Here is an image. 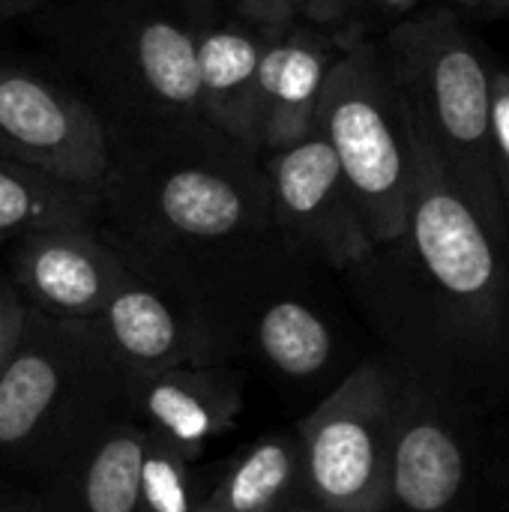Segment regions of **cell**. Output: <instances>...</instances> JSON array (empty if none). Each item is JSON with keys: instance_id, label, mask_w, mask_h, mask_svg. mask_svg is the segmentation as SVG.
Returning a JSON list of instances; mask_svg holds the SVG:
<instances>
[{"instance_id": "4", "label": "cell", "mask_w": 509, "mask_h": 512, "mask_svg": "<svg viewBox=\"0 0 509 512\" xmlns=\"http://www.w3.org/2000/svg\"><path fill=\"white\" fill-rule=\"evenodd\" d=\"M420 138L447 177L509 246V222L489 162L492 60L450 9L411 12L381 42Z\"/></svg>"}, {"instance_id": "3", "label": "cell", "mask_w": 509, "mask_h": 512, "mask_svg": "<svg viewBox=\"0 0 509 512\" xmlns=\"http://www.w3.org/2000/svg\"><path fill=\"white\" fill-rule=\"evenodd\" d=\"M126 417V375L96 324L30 309L27 333L0 375V468L42 489Z\"/></svg>"}, {"instance_id": "27", "label": "cell", "mask_w": 509, "mask_h": 512, "mask_svg": "<svg viewBox=\"0 0 509 512\" xmlns=\"http://www.w3.org/2000/svg\"><path fill=\"white\" fill-rule=\"evenodd\" d=\"M483 12H489V15H507L509 18V0H483Z\"/></svg>"}, {"instance_id": "15", "label": "cell", "mask_w": 509, "mask_h": 512, "mask_svg": "<svg viewBox=\"0 0 509 512\" xmlns=\"http://www.w3.org/2000/svg\"><path fill=\"white\" fill-rule=\"evenodd\" d=\"M267 30L240 21H195L201 117L219 135L258 153V66ZM261 156V153H258Z\"/></svg>"}, {"instance_id": "9", "label": "cell", "mask_w": 509, "mask_h": 512, "mask_svg": "<svg viewBox=\"0 0 509 512\" xmlns=\"http://www.w3.org/2000/svg\"><path fill=\"white\" fill-rule=\"evenodd\" d=\"M261 168L273 231L291 252L336 273H357L375 258L378 246L318 129L297 144L261 153Z\"/></svg>"}, {"instance_id": "26", "label": "cell", "mask_w": 509, "mask_h": 512, "mask_svg": "<svg viewBox=\"0 0 509 512\" xmlns=\"http://www.w3.org/2000/svg\"><path fill=\"white\" fill-rule=\"evenodd\" d=\"M42 3H48V0H0V21L27 15V12H33V9H39Z\"/></svg>"}, {"instance_id": "18", "label": "cell", "mask_w": 509, "mask_h": 512, "mask_svg": "<svg viewBox=\"0 0 509 512\" xmlns=\"http://www.w3.org/2000/svg\"><path fill=\"white\" fill-rule=\"evenodd\" d=\"M102 195L0 153V243L57 228H93Z\"/></svg>"}, {"instance_id": "24", "label": "cell", "mask_w": 509, "mask_h": 512, "mask_svg": "<svg viewBox=\"0 0 509 512\" xmlns=\"http://www.w3.org/2000/svg\"><path fill=\"white\" fill-rule=\"evenodd\" d=\"M417 6H420V0H351L354 21L375 18V21H393L396 24V21L408 18Z\"/></svg>"}, {"instance_id": "31", "label": "cell", "mask_w": 509, "mask_h": 512, "mask_svg": "<svg viewBox=\"0 0 509 512\" xmlns=\"http://www.w3.org/2000/svg\"><path fill=\"white\" fill-rule=\"evenodd\" d=\"M462 6H468V9H483V0H459Z\"/></svg>"}, {"instance_id": "5", "label": "cell", "mask_w": 509, "mask_h": 512, "mask_svg": "<svg viewBox=\"0 0 509 512\" xmlns=\"http://www.w3.org/2000/svg\"><path fill=\"white\" fill-rule=\"evenodd\" d=\"M315 129L330 144L378 249L405 237L414 126L381 42L354 36L333 63Z\"/></svg>"}, {"instance_id": "30", "label": "cell", "mask_w": 509, "mask_h": 512, "mask_svg": "<svg viewBox=\"0 0 509 512\" xmlns=\"http://www.w3.org/2000/svg\"><path fill=\"white\" fill-rule=\"evenodd\" d=\"M183 3H192V6H198V9H207V6H213L216 0H183Z\"/></svg>"}, {"instance_id": "23", "label": "cell", "mask_w": 509, "mask_h": 512, "mask_svg": "<svg viewBox=\"0 0 509 512\" xmlns=\"http://www.w3.org/2000/svg\"><path fill=\"white\" fill-rule=\"evenodd\" d=\"M297 21L315 27H354L351 0H291Z\"/></svg>"}, {"instance_id": "14", "label": "cell", "mask_w": 509, "mask_h": 512, "mask_svg": "<svg viewBox=\"0 0 509 512\" xmlns=\"http://www.w3.org/2000/svg\"><path fill=\"white\" fill-rule=\"evenodd\" d=\"M357 27H315L294 21L267 30L258 66V153L279 150L315 132L318 102L339 54Z\"/></svg>"}, {"instance_id": "8", "label": "cell", "mask_w": 509, "mask_h": 512, "mask_svg": "<svg viewBox=\"0 0 509 512\" xmlns=\"http://www.w3.org/2000/svg\"><path fill=\"white\" fill-rule=\"evenodd\" d=\"M93 324L126 381L183 363H228L198 279L183 264L132 246Z\"/></svg>"}, {"instance_id": "7", "label": "cell", "mask_w": 509, "mask_h": 512, "mask_svg": "<svg viewBox=\"0 0 509 512\" xmlns=\"http://www.w3.org/2000/svg\"><path fill=\"white\" fill-rule=\"evenodd\" d=\"M393 429V360L366 357L294 426L309 501L330 512H387Z\"/></svg>"}, {"instance_id": "16", "label": "cell", "mask_w": 509, "mask_h": 512, "mask_svg": "<svg viewBox=\"0 0 509 512\" xmlns=\"http://www.w3.org/2000/svg\"><path fill=\"white\" fill-rule=\"evenodd\" d=\"M153 435L126 417L87 444L36 495L51 512H135Z\"/></svg>"}, {"instance_id": "19", "label": "cell", "mask_w": 509, "mask_h": 512, "mask_svg": "<svg viewBox=\"0 0 509 512\" xmlns=\"http://www.w3.org/2000/svg\"><path fill=\"white\" fill-rule=\"evenodd\" d=\"M207 489L198 480L195 462L153 438L141 474V498L135 512H195Z\"/></svg>"}, {"instance_id": "12", "label": "cell", "mask_w": 509, "mask_h": 512, "mask_svg": "<svg viewBox=\"0 0 509 512\" xmlns=\"http://www.w3.org/2000/svg\"><path fill=\"white\" fill-rule=\"evenodd\" d=\"M126 246L96 228H57L12 243L6 279L42 315L93 321L123 273Z\"/></svg>"}, {"instance_id": "11", "label": "cell", "mask_w": 509, "mask_h": 512, "mask_svg": "<svg viewBox=\"0 0 509 512\" xmlns=\"http://www.w3.org/2000/svg\"><path fill=\"white\" fill-rule=\"evenodd\" d=\"M108 72L135 108L159 129L183 132L207 126L201 117L195 24L135 9L114 21L108 36Z\"/></svg>"}, {"instance_id": "6", "label": "cell", "mask_w": 509, "mask_h": 512, "mask_svg": "<svg viewBox=\"0 0 509 512\" xmlns=\"http://www.w3.org/2000/svg\"><path fill=\"white\" fill-rule=\"evenodd\" d=\"M387 512H477L483 432L471 393L432 366L399 357Z\"/></svg>"}, {"instance_id": "20", "label": "cell", "mask_w": 509, "mask_h": 512, "mask_svg": "<svg viewBox=\"0 0 509 512\" xmlns=\"http://www.w3.org/2000/svg\"><path fill=\"white\" fill-rule=\"evenodd\" d=\"M489 162L509 222V66H495V63H492V105H489Z\"/></svg>"}, {"instance_id": "28", "label": "cell", "mask_w": 509, "mask_h": 512, "mask_svg": "<svg viewBox=\"0 0 509 512\" xmlns=\"http://www.w3.org/2000/svg\"><path fill=\"white\" fill-rule=\"evenodd\" d=\"M285 512H330L324 510V507H318L315 501H300V504H294V507H288Z\"/></svg>"}, {"instance_id": "13", "label": "cell", "mask_w": 509, "mask_h": 512, "mask_svg": "<svg viewBox=\"0 0 509 512\" xmlns=\"http://www.w3.org/2000/svg\"><path fill=\"white\" fill-rule=\"evenodd\" d=\"M129 414L162 444L198 465L207 444L228 435L243 408V375L234 363H183L126 381Z\"/></svg>"}, {"instance_id": "17", "label": "cell", "mask_w": 509, "mask_h": 512, "mask_svg": "<svg viewBox=\"0 0 509 512\" xmlns=\"http://www.w3.org/2000/svg\"><path fill=\"white\" fill-rule=\"evenodd\" d=\"M204 498L222 512H285L309 501L297 432L258 435L225 462Z\"/></svg>"}, {"instance_id": "29", "label": "cell", "mask_w": 509, "mask_h": 512, "mask_svg": "<svg viewBox=\"0 0 509 512\" xmlns=\"http://www.w3.org/2000/svg\"><path fill=\"white\" fill-rule=\"evenodd\" d=\"M195 512H222V510H219V507H213V504H210V501L204 498V501L198 504V510H195Z\"/></svg>"}, {"instance_id": "25", "label": "cell", "mask_w": 509, "mask_h": 512, "mask_svg": "<svg viewBox=\"0 0 509 512\" xmlns=\"http://www.w3.org/2000/svg\"><path fill=\"white\" fill-rule=\"evenodd\" d=\"M0 512H51L45 507V501L36 492H9L0 495Z\"/></svg>"}, {"instance_id": "21", "label": "cell", "mask_w": 509, "mask_h": 512, "mask_svg": "<svg viewBox=\"0 0 509 512\" xmlns=\"http://www.w3.org/2000/svg\"><path fill=\"white\" fill-rule=\"evenodd\" d=\"M27 321H30V306L21 300L15 285L6 276H0V375L15 357L27 333Z\"/></svg>"}, {"instance_id": "1", "label": "cell", "mask_w": 509, "mask_h": 512, "mask_svg": "<svg viewBox=\"0 0 509 512\" xmlns=\"http://www.w3.org/2000/svg\"><path fill=\"white\" fill-rule=\"evenodd\" d=\"M375 255L423 309L429 351L414 360L471 396L509 393V246L456 189L417 129L405 237Z\"/></svg>"}, {"instance_id": "2", "label": "cell", "mask_w": 509, "mask_h": 512, "mask_svg": "<svg viewBox=\"0 0 509 512\" xmlns=\"http://www.w3.org/2000/svg\"><path fill=\"white\" fill-rule=\"evenodd\" d=\"M117 237L165 261H198L273 231L261 156L210 126L156 132L102 186Z\"/></svg>"}, {"instance_id": "22", "label": "cell", "mask_w": 509, "mask_h": 512, "mask_svg": "<svg viewBox=\"0 0 509 512\" xmlns=\"http://www.w3.org/2000/svg\"><path fill=\"white\" fill-rule=\"evenodd\" d=\"M240 18L261 30H285L297 21L291 0H228Z\"/></svg>"}, {"instance_id": "10", "label": "cell", "mask_w": 509, "mask_h": 512, "mask_svg": "<svg viewBox=\"0 0 509 512\" xmlns=\"http://www.w3.org/2000/svg\"><path fill=\"white\" fill-rule=\"evenodd\" d=\"M0 153L99 195L114 162L108 132L81 96L3 60Z\"/></svg>"}]
</instances>
